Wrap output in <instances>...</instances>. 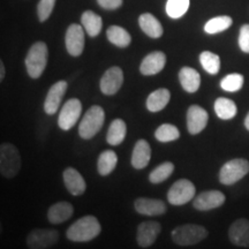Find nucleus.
Instances as JSON below:
<instances>
[{"mask_svg": "<svg viewBox=\"0 0 249 249\" xmlns=\"http://www.w3.org/2000/svg\"><path fill=\"white\" fill-rule=\"evenodd\" d=\"M102 231V226L96 217L85 216L68 227L66 236L68 240L74 242H88L97 238Z\"/></svg>", "mask_w": 249, "mask_h": 249, "instance_id": "obj_1", "label": "nucleus"}, {"mask_svg": "<svg viewBox=\"0 0 249 249\" xmlns=\"http://www.w3.org/2000/svg\"><path fill=\"white\" fill-rule=\"evenodd\" d=\"M49 50L44 42H36L28 51L26 55V67L28 75L31 79H38L44 73L48 65Z\"/></svg>", "mask_w": 249, "mask_h": 249, "instance_id": "obj_2", "label": "nucleus"}, {"mask_svg": "<svg viewBox=\"0 0 249 249\" xmlns=\"http://www.w3.org/2000/svg\"><path fill=\"white\" fill-rule=\"evenodd\" d=\"M22 161L18 148L11 143L0 145V173L7 179H13L20 172Z\"/></svg>", "mask_w": 249, "mask_h": 249, "instance_id": "obj_3", "label": "nucleus"}, {"mask_svg": "<svg viewBox=\"0 0 249 249\" xmlns=\"http://www.w3.org/2000/svg\"><path fill=\"white\" fill-rule=\"evenodd\" d=\"M172 240L176 245L187 247L203 241L208 236V231L205 227L197 224H183L177 226L172 231Z\"/></svg>", "mask_w": 249, "mask_h": 249, "instance_id": "obj_4", "label": "nucleus"}, {"mask_svg": "<svg viewBox=\"0 0 249 249\" xmlns=\"http://www.w3.org/2000/svg\"><path fill=\"white\" fill-rule=\"evenodd\" d=\"M105 121L104 108L98 105H92L79 124V135L83 140H90L102 129Z\"/></svg>", "mask_w": 249, "mask_h": 249, "instance_id": "obj_5", "label": "nucleus"}, {"mask_svg": "<svg viewBox=\"0 0 249 249\" xmlns=\"http://www.w3.org/2000/svg\"><path fill=\"white\" fill-rule=\"evenodd\" d=\"M249 173V161L244 158H235L226 161L219 171V181L226 186L234 185Z\"/></svg>", "mask_w": 249, "mask_h": 249, "instance_id": "obj_6", "label": "nucleus"}, {"mask_svg": "<svg viewBox=\"0 0 249 249\" xmlns=\"http://www.w3.org/2000/svg\"><path fill=\"white\" fill-rule=\"evenodd\" d=\"M195 192L194 183L188 179H180L167 192V201L172 205H183L194 198Z\"/></svg>", "mask_w": 249, "mask_h": 249, "instance_id": "obj_7", "label": "nucleus"}, {"mask_svg": "<svg viewBox=\"0 0 249 249\" xmlns=\"http://www.w3.org/2000/svg\"><path fill=\"white\" fill-rule=\"evenodd\" d=\"M82 113V103L77 98H71L61 107L58 117V126L62 130H70L75 126Z\"/></svg>", "mask_w": 249, "mask_h": 249, "instance_id": "obj_8", "label": "nucleus"}, {"mask_svg": "<svg viewBox=\"0 0 249 249\" xmlns=\"http://www.w3.org/2000/svg\"><path fill=\"white\" fill-rule=\"evenodd\" d=\"M59 240V232L55 230L37 229L27 236V246L30 249H46L54 247Z\"/></svg>", "mask_w": 249, "mask_h": 249, "instance_id": "obj_9", "label": "nucleus"}, {"mask_svg": "<svg viewBox=\"0 0 249 249\" xmlns=\"http://www.w3.org/2000/svg\"><path fill=\"white\" fill-rule=\"evenodd\" d=\"M67 52L71 57H79L85 50V28L77 23L71 24L67 28L65 37Z\"/></svg>", "mask_w": 249, "mask_h": 249, "instance_id": "obj_10", "label": "nucleus"}, {"mask_svg": "<svg viewBox=\"0 0 249 249\" xmlns=\"http://www.w3.org/2000/svg\"><path fill=\"white\" fill-rule=\"evenodd\" d=\"M124 83V73L120 67H110L103 74L99 88L101 91L107 96H113L119 91Z\"/></svg>", "mask_w": 249, "mask_h": 249, "instance_id": "obj_11", "label": "nucleus"}, {"mask_svg": "<svg viewBox=\"0 0 249 249\" xmlns=\"http://www.w3.org/2000/svg\"><path fill=\"white\" fill-rule=\"evenodd\" d=\"M161 231V225L155 220L143 222L136 231V241L141 248H149L155 244Z\"/></svg>", "mask_w": 249, "mask_h": 249, "instance_id": "obj_12", "label": "nucleus"}, {"mask_svg": "<svg viewBox=\"0 0 249 249\" xmlns=\"http://www.w3.org/2000/svg\"><path fill=\"white\" fill-rule=\"evenodd\" d=\"M209 121V114L200 105H192L187 111V129L189 134H200Z\"/></svg>", "mask_w": 249, "mask_h": 249, "instance_id": "obj_13", "label": "nucleus"}, {"mask_svg": "<svg viewBox=\"0 0 249 249\" xmlns=\"http://www.w3.org/2000/svg\"><path fill=\"white\" fill-rule=\"evenodd\" d=\"M68 83L66 81H58L55 82L51 88L49 89L48 95H46L45 102H44V111L49 116H53L57 113L60 107L62 97L67 91Z\"/></svg>", "mask_w": 249, "mask_h": 249, "instance_id": "obj_14", "label": "nucleus"}, {"mask_svg": "<svg viewBox=\"0 0 249 249\" xmlns=\"http://www.w3.org/2000/svg\"><path fill=\"white\" fill-rule=\"evenodd\" d=\"M225 202V195L219 191H208L201 193L197 197L194 198L193 205L196 210L209 211L222 207Z\"/></svg>", "mask_w": 249, "mask_h": 249, "instance_id": "obj_15", "label": "nucleus"}, {"mask_svg": "<svg viewBox=\"0 0 249 249\" xmlns=\"http://www.w3.org/2000/svg\"><path fill=\"white\" fill-rule=\"evenodd\" d=\"M229 239L236 247L249 248V220L236 219L229 230Z\"/></svg>", "mask_w": 249, "mask_h": 249, "instance_id": "obj_16", "label": "nucleus"}, {"mask_svg": "<svg viewBox=\"0 0 249 249\" xmlns=\"http://www.w3.org/2000/svg\"><path fill=\"white\" fill-rule=\"evenodd\" d=\"M166 65V55L161 51H155L143 58L140 65V71L145 76L156 75L164 70Z\"/></svg>", "mask_w": 249, "mask_h": 249, "instance_id": "obj_17", "label": "nucleus"}, {"mask_svg": "<svg viewBox=\"0 0 249 249\" xmlns=\"http://www.w3.org/2000/svg\"><path fill=\"white\" fill-rule=\"evenodd\" d=\"M62 178H64L65 186H66L67 191L74 196H80L86 192L87 183L85 178L82 177L79 171L74 169V167H67L62 173Z\"/></svg>", "mask_w": 249, "mask_h": 249, "instance_id": "obj_18", "label": "nucleus"}, {"mask_svg": "<svg viewBox=\"0 0 249 249\" xmlns=\"http://www.w3.org/2000/svg\"><path fill=\"white\" fill-rule=\"evenodd\" d=\"M134 208L144 216H160L166 213V205L163 201L156 198L140 197L134 202Z\"/></svg>", "mask_w": 249, "mask_h": 249, "instance_id": "obj_19", "label": "nucleus"}, {"mask_svg": "<svg viewBox=\"0 0 249 249\" xmlns=\"http://www.w3.org/2000/svg\"><path fill=\"white\" fill-rule=\"evenodd\" d=\"M151 158V148L148 141L145 140H139L134 145L132 152V166L136 170L145 169L148 166Z\"/></svg>", "mask_w": 249, "mask_h": 249, "instance_id": "obj_20", "label": "nucleus"}, {"mask_svg": "<svg viewBox=\"0 0 249 249\" xmlns=\"http://www.w3.org/2000/svg\"><path fill=\"white\" fill-rule=\"evenodd\" d=\"M74 208L70 202H58L49 208L48 219L51 224H61L73 216Z\"/></svg>", "mask_w": 249, "mask_h": 249, "instance_id": "obj_21", "label": "nucleus"}, {"mask_svg": "<svg viewBox=\"0 0 249 249\" xmlns=\"http://www.w3.org/2000/svg\"><path fill=\"white\" fill-rule=\"evenodd\" d=\"M179 81L183 90L189 93L196 92L201 86V75L192 67H182L179 71Z\"/></svg>", "mask_w": 249, "mask_h": 249, "instance_id": "obj_22", "label": "nucleus"}, {"mask_svg": "<svg viewBox=\"0 0 249 249\" xmlns=\"http://www.w3.org/2000/svg\"><path fill=\"white\" fill-rule=\"evenodd\" d=\"M139 24L145 35L151 38H160L163 36V27L160 21L150 13H144L140 15Z\"/></svg>", "mask_w": 249, "mask_h": 249, "instance_id": "obj_23", "label": "nucleus"}, {"mask_svg": "<svg viewBox=\"0 0 249 249\" xmlns=\"http://www.w3.org/2000/svg\"><path fill=\"white\" fill-rule=\"evenodd\" d=\"M171 98V93L167 89L160 88L151 92L147 98V108L150 112H160L166 107Z\"/></svg>", "mask_w": 249, "mask_h": 249, "instance_id": "obj_24", "label": "nucleus"}, {"mask_svg": "<svg viewBox=\"0 0 249 249\" xmlns=\"http://www.w3.org/2000/svg\"><path fill=\"white\" fill-rule=\"evenodd\" d=\"M81 23L90 37L98 36L103 28L102 18L92 11L83 12L81 17Z\"/></svg>", "mask_w": 249, "mask_h": 249, "instance_id": "obj_25", "label": "nucleus"}, {"mask_svg": "<svg viewBox=\"0 0 249 249\" xmlns=\"http://www.w3.org/2000/svg\"><path fill=\"white\" fill-rule=\"evenodd\" d=\"M214 112L217 117L223 120L233 119L238 113V107L232 99L226 97H219L214 102Z\"/></svg>", "mask_w": 249, "mask_h": 249, "instance_id": "obj_26", "label": "nucleus"}, {"mask_svg": "<svg viewBox=\"0 0 249 249\" xmlns=\"http://www.w3.org/2000/svg\"><path fill=\"white\" fill-rule=\"evenodd\" d=\"M127 126L123 119L113 120L108 127L107 141L111 145H119L126 138Z\"/></svg>", "mask_w": 249, "mask_h": 249, "instance_id": "obj_27", "label": "nucleus"}, {"mask_svg": "<svg viewBox=\"0 0 249 249\" xmlns=\"http://www.w3.org/2000/svg\"><path fill=\"white\" fill-rule=\"evenodd\" d=\"M118 164V156L113 150H105L101 152L97 160V170L101 176H108L113 172Z\"/></svg>", "mask_w": 249, "mask_h": 249, "instance_id": "obj_28", "label": "nucleus"}, {"mask_svg": "<svg viewBox=\"0 0 249 249\" xmlns=\"http://www.w3.org/2000/svg\"><path fill=\"white\" fill-rule=\"evenodd\" d=\"M107 36L112 44L121 49L127 48L132 42V37H130L128 31L119 26H111L108 28Z\"/></svg>", "mask_w": 249, "mask_h": 249, "instance_id": "obj_29", "label": "nucleus"}, {"mask_svg": "<svg viewBox=\"0 0 249 249\" xmlns=\"http://www.w3.org/2000/svg\"><path fill=\"white\" fill-rule=\"evenodd\" d=\"M155 138L161 143L173 142L180 138V132L172 124H163L156 129Z\"/></svg>", "mask_w": 249, "mask_h": 249, "instance_id": "obj_30", "label": "nucleus"}, {"mask_svg": "<svg viewBox=\"0 0 249 249\" xmlns=\"http://www.w3.org/2000/svg\"><path fill=\"white\" fill-rule=\"evenodd\" d=\"M232 18L227 17V15H222V17L213 18L208 21L204 26V31L207 34H210V35H213V34H218L227 30L232 26Z\"/></svg>", "mask_w": 249, "mask_h": 249, "instance_id": "obj_31", "label": "nucleus"}, {"mask_svg": "<svg viewBox=\"0 0 249 249\" xmlns=\"http://www.w3.org/2000/svg\"><path fill=\"white\" fill-rule=\"evenodd\" d=\"M200 62L203 70L211 75H216L220 70V58L211 51H203L200 54Z\"/></svg>", "mask_w": 249, "mask_h": 249, "instance_id": "obj_32", "label": "nucleus"}, {"mask_svg": "<svg viewBox=\"0 0 249 249\" xmlns=\"http://www.w3.org/2000/svg\"><path fill=\"white\" fill-rule=\"evenodd\" d=\"M174 171V165L171 161H165V163L158 165L149 174V181L151 183H160L169 179L172 176Z\"/></svg>", "mask_w": 249, "mask_h": 249, "instance_id": "obj_33", "label": "nucleus"}, {"mask_svg": "<svg viewBox=\"0 0 249 249\" xmlns=\"http://www.w3.org/2000/svg\"><path fill=\"white\" fill-rule=\"evenodd\" d=\"M189 0H167L166 13L172 18H180L188 11Z\"/></svg>", "mask_w": 249, "mask_h": 249, "instance_id": "obj_34", "label": "nucleus"}, {"mask_svg": "<svg viewBox=\"0 0 249 249\" xmlns=\"http://www.w3.org/2000/svg\"><path fill=\"white\" fill-rule=\"evenodd\" d=\"M245 82V77L241 75V74L233 73L229 74L225 77H223L222 81H220V88L225 91L229 92H235L239 91L242 88Z\"/></svg>", "mask_w": 249, "mask_h": 249, "instance_id": "obj_35", "label": "nucleus"}, {"mask_svg": "<svg viewBox=\"0 0 249 249\" xmlns=\"http://www.w3.org/2000/svg\"><path fill=\"white\" fill-rule=\"evenodd\" d=\"M55 5V0H39L37 6V14L40 22H44L51 17Z\"/></svg>", "mask_w": 249, "mask_h": 249, "instance_id": "obj_36", "label": "nucleus"}, {"mask_svg": "<svg viewBox=\"0 0 249 249\" xmlns=\"http://www.w3.org/2000/svg\"><path fill=\"white\" fill-rule=\"evenodd\" d=\"M239 48L241 49L242 52L249 53V24H244L240 28V33H239Z\"/></svg>", "mask_w": 249, "mask_h": 249, "instance_id": "obj_37", "label": "nucleus"}, {"mask_svg": "<svg viewBox=\"0 0 249 249\" xmlns=\"http://www.w3.org/2000/svg\"><path fill=\"white\" fill-rule=\"evenodd\" d=\"M98 5L107 11H114L123 5V0H97Z\"/></svg>", "mask_w": 249, "mask_h": 249, "instance_id": "obj_38", "label": "nucleus"}, {"mask_svg": "<svg viewBox=\"0 0 249 249\" xmlns=\"http://www.w3.org/2000/svg\"><path fill=\"white\" fill-rule=\"evenodd\" d=\"M5 66H4V62L0 61V81H2L5 79Z\"/></svg>", "mask_w": 249, "mask_h": 249, "instance_id": "obj_39", "label": "nucleus"}, {"mask_svg": "<svg viewBox=\"0 0 249 249\" xmlns=\"http://www.w3.org/2000/svg\"><path fill=\"white\" fill-rule=\"evenodd\" d=\"M245 127H246V129H247L249 132V112H248L247 117H246V119H245Z\"/></svg>", "mask_w": 249, "mask_h": 249, "instance_id": "obj_40", "label": "nucleus"}]
</instances>
